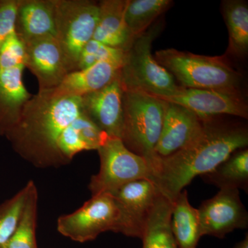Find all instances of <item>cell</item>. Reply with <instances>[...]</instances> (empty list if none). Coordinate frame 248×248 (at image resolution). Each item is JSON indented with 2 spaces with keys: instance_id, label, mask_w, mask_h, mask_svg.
<instances>
[{
  "instance_id": "6da1fadb",
  "label": "cell",
  "mask_w": 248,
  "mask_h": 248,
  "mask_svg": "<svg viewBox=\"0 0 248 248\" xmlns=\"http://www.w3.org/2000/svg\"><path fill=\"white\" fill-rule=\"evenodd\" d=\"M248 145L246 127L203 121L202 131L188 144L169 156L158 158L152 169L153 182L172 202L196 177L211 172Z\"/></svg>"
},
{
  "instance_id": "7a4b0ae2",
  "label": "cell",
  "mask_w": 248,
  "mask_h": 248,
  "mask_svg": "<svg viewBox=\"0 0 248 248\" xmlns=\"http://www.w3.org/2000/svg\"><path fill=\"white\" fill-rule=\"evenodd\" d=\"M81 111V97L37 93L28 101L17 124L5 138L16 153L35 167H60L63 164L59 139Z\"/></svg>"
},
{
  "instance_id": "3957f363",
  "label": "cell",
  "mask_w": 248,
  "mask_h": 248,
  "mask_svg": "<svg viewBox=\"0 0 248 248\" xmlns=\"http://www.w3.org/2000/svg\"><path fill=\"white\" fill-rule=\"evenodd\" d=\"M155 58L182 87L240 92L241 75L223 57L205 56L168 48L156 51Z\"/></svg>"
},
{
  "instance_id": "277c9868",
  "label": "cell",
  "mask_w": 248,
  "mask_h": 248,
  "mask_svg": "<svg viewBox=\"0 0 248 248\" xmlns=\"http://www.w3.org/2000/svg\"><path fill=\"white\" fill-rule=\"evenodd\" d=\"M122 141L127 148L146 160L153 169L157 155L165 113V102L148 93L124 91Z\"/></svg>"
},
{
  "instance_id": "5b68a950",
  "label": "cell",
  "mask_w": 248,
  "mask_h": 248,
  "mask_svg": "<svg viewBox=\"0 0 248 248\" xmlns=\"http://www.w3.org/2000/svg\"><path fill=\"white\" fill-rule=\"evenodd\" d=\"M159 32L155 26L134 41L120 70L124 91H139L155 97H172L179 91L174 77L152 55V45Z\"/></svg>"
},
{
  "instance_id": "8992f818",
  "label": "cell",
  "mask_w": 248,
  "mask_h": 248,
  "mask_svg": "<svg viewBox=\"0 0 248 248\" xmlns=\"http://www.w3.org/2000/svg\"><path fill=\"white\" fill-rule=\"evenodd\" d=\"M97 152L100 168L90 181L92 196L112 194L122 186L140 179L153 182V172L146 160L130 151L121 139L108 137Z\"/></svg>"
},
{
  "instance_id": "52a82bcc",
  "label": "cell",
  "mask_w": 248,
  "mask_h": 248,
  "mask_svg": "<svg viewBox=\"0 0 248 248\" xmlns=\"http://www.w3.org/2000/svg\"><path fill=\"white\" fill-rule=\"evenodd\" d=\"M99 3L90 0H55L56 39L70 73L76 71L80 53L92 40L99 18Z\"/></svg>"
},
{
  "instance_id": "ba28073f",
  "label": "cell",
  "mask_w": 248,
  "mask_h": 248,
  "mask_svg": "<svg viewBox=\"0 0 248 248\" xmlns=\"http://www.w3.org/2000/svg\"><path fill=\"white\" fill-rule=\"evenodd\" d=\"M57 230L62 236L81 244L105 232L122 234V213L111 194L93 195L76 211L59 217Z\"/></svg>"
},
{
  "instance_id": "9c48e42d",
  "label": "cell",
  "mask_w": 248,
  "mask_h": 248,
  "mask_svg": "<svg viewBox=\"0 0 248 248\" xmlns=\"http://www.w3.org/2000/svg\"><path fill=\"white\" fill-rule=\"evenodd\" d=\"M198 210L201 236L223 239L236 229H246L248 213L238 189H221L216 195L204 201Z\"/></svg>"
},
{
  "instance_id": "30bf717a",
  "label": "cell",
  "mask_w": 248,
  "mask_h": 248,
  "mask_svg": "<svg viewBox=\"0 0 248 248\" xmlns=\"http://www.w3.org/2000/svg\"><path fill=\"white\" fill-rule=\"evenodd\" d=\"M161 99L186 108L202 121L222 115L248 117V105L241 92L187 89L180 86L174 95Z\"/></svg>"
},
{
  "instance_id": "8fae6325",
  "label": "cell",
  "mask_w": 248,
  "mask_h": 248,
  "mask_svg": "<svg viewBox=\"0 0 248 248\" xmlns=\"http://www.w3.org/2000/svg\"><path fill=\"white\" fill-rule=\"evenodd\" d=\"M24 46L25 68L37 78L38 93L48 92L58 88L70 71L56 37H42Z\"/></svg>"
},
{
  "instance_id": "7c38bea8",
  "label": "cell",
  "mask_w": 248,
  "mask_h": 248,
  "mask_svg": "<svg viewBox=\"0 0 248 248\" xmlns=\"http://www.w3.org/2000/svg\"><path fill=\"white\" fill-rule=\"evenodd\" d=\"M160 192L149 179H140L122 186L111 194L121 210L122 234L141 239L148 217Z\"/></svg>"
},
{
  "instance_id": "4fadbf2b",
  "label": "cell",
  "mask_w": 248,
  "mask_h": 248,
  "mask_svg": "<svg viewBox=\"0 0 248 248\" xmlns=\"http://www.w3.org/2000/svg\"><path fill=\"white\" fill-rule=\"evenodd\" d=\"M124 89L119 78L106 87L81 97V110L110 138H122Z\"/></svg>"
},
{
  "instance_id": "5bb4252c",
  "label": "cell",
  "mask_w": 248,
  "mask_h": 248,
  "mask_svg": "<svg viewBox=\"0 0 248 248\" xmlns=\"http://www.w3.org/2000/svg\"><path fill=\"white\" fill-rule=\"evenodd\" d=\"M165 102L164 123L155 153L166 157L188 144L202 131L203 121L186 108Z\"/></svg>"
},
{
  "instance_id": "9a60e30c",
  "label": "cell",
  "mask_w": 248,
  "mask_h": 248,
  "mask_svg": "<svg viewBox=\"0 0 248 248\" xmlns=\"http://www.w3.org/2000/svg\"><path fill=\"white\" fill-rule=\"evenodd\" d=\"M15 32L23 43L56 37L55 0H17Z\"/></svg>"
},
{
  "instance_id": "2e32d148",
  "label": "cell",
  "mask_w": 248,
  "mask_h": 248,
  "mask_svg": "<svg viewBox=\"0 0 248 248\" xmlns=\"http://www.w3.org/2000/svg\"><path fill=\"white\" fill-rule=\"evenodd\" d=\"M24 68L0 66V136H6L14 128L32 97L23 81Z\"/></svg>"
},
{
  "instance_id": "e0dca14e",
  "label": "cell",
  "mask_w": 248,
  "mask_h": 248,
  "mask_svg": "<svg viewBox=\"0 0 248 248\" xmlns=\"http://www.w3.org/2000/svg\"><path fill=\"white\" fill-rule=\"evenodd\" d=\"M127 0H103L99 3V18L93 40L112 48L128 51L135 37L125 23Z\"/></svg>"
},
{
  "instance_id": "ac0fdd59",
  "label": "cell",
  "mask_w": 248,
  "mask_h": 248,
  "mask_svg": "<svg viewBox=\"0 0 248 248\" xmlns=\"http://www.w3.org/2000/svg\"><path fill=\"white\" fill-rule=\"evenodd\" d=\"M122 66L101 62L82 70L68 73L58 88L48 91L57 96L83 97L106 87L120 77Z\"/></svg>"
},
{
  "instance_id": "d6986e66",
  "label": "cell",
  "mask_w": 248,
  "mask_h": 248,
  "mask_svg": "<svg viewBox=\"0 0 248 248\" xmlns=\"http://www.w3.org/2000/svg\"><path fill=\"white\" fill-rule=\"evenodd\" d=\"M170 228L179 248H197L200 241L198 210L190 203L187 191L181 192L172 202Z\"/></svg>"
},
{
  "instance_id": "ffe728a7",
  "label": "cell",
  "mask_w": 248,
  "mask_h": 248,
  "mask_svg": "<svg viewBox=\"0 0 248 248\" xmlns=\"http://www.w3.org/2000/svg\"><path fill=\"white\" fill-rule=\"evenodd\" d=\"M172 206V202L160 194L143 230V248H179L170 228Z\"/></svg>"
},
{
  "instance_id": "44dd1931",
  "label": "cell",
  "mask_w": 248,
  "mask_h": 248,
  "mask_svg": "<svg viewBox=\"0 0 248 248\" xmlns=\"http://www.w3.org/2000/svg\"><path fill=\"white\" fill-rule=\"evenodd\" d=\"M204 182L221 189L248 190V150L232 153L211 172L202 176Z\"/></svg>"
},
{
  "instance_id": "7402d4cb",
  "label": "cell",
  "mask_w": 248,
  "mask_h": 248,
  "mask_svg": "<svg viewBox=\"0 0 248 248\" xmlns=\"http://www.w3.org/2000/svg\"><path fill=\"white\" fill-rule=\"evenodd\" d=\"M223 14L229 34L228 52L244 57L248 50V6L241 0L223 1Z\"/></svg>"
},
{
  "instance_id": "603a6c76",
  "label": "cell",
  "mask_w": 248,
  "mask_h": 248,
  "mask_svg": "<svg viewBox=\"0 0 248 248\" xmlns=\"http://www.w3.org/2000/svg\"><path fill=\"white\" fill-rule=\"evenodd\" d=\"M172 3L170 0H127L124 17L134 37L137 38L146 32Z\"/></svg>"
},
{
  "instance_id": "cb8c5ba5",
  "label": "cell",
  "mask_w": 248,
  "mask_h": 248,
  "mask_svg": "<svg viewBox=\"0 0 248 248\" xmlns=\"http://www.w3.org/2000/svg\"><path fill=\"white\" fill-rule=\"evenodd\" d=\"M37 202L38 193L34 183L16 231L1 248H38L36 239Z\"/></svg>"
},
{
  "instance_id": "d4e9b609",
  "label": "cell",
  "mask_w": 248,
  "mask_h": 248,
  "mask_svg": "<svg viewBox=\"0 0 248 248\" xmlns=\"http://www.w3.org/2000/svg\"><path fill=\"white\" fill-rule=\"evenodd\" d=\"M33 184L29 181L14 197L0 204V248L16 231Z\"/></svg>"
},
{
  "instance_id": "484cf974",
  "label": "cell",
  "mask_w": 248,
  "mask_h": 248,
  "mask_svg": "<svg viewBox=\"0 0 248 248\" xmlns=\"http://www.w3.org/2000/svg\"><path fill=\"white\" fill-rule=\"evenodd\" d=\"M125 52L98 42L90 40L80 53L76 70H82L101 62H111L123 66Z\"/></svg>"
},
{
  "instance_id": "4316f807",
  "label": "cell",
  "mask_w": 248,
  "mask_h": 248,
  "mask_svg": "<svg viewBox=\"0 0 248 248\" xmlns=\"http://www.w3.org/2000/svg\"><path fill=\"white\" fill-rule=\"evenodd\" d=\"M17 0H0V51L15 34Z\"/></svg>"
},
{
  "instance_id": "83f0119b",
  "label": "cell",
  "mask_w": 248,
  "mask_h": 248,
  "mask_svg": "<svg viewBox=\"0 0 248 248\" xmlns=\"http://www.w3.org/2000/svg\"><path fill=\"white\" fill-rule=\"evenodd\" d=\"M233 248H248V235L246 234L244 239L237 243Z\"/></svg>"
}]
</instances>
